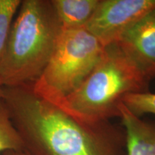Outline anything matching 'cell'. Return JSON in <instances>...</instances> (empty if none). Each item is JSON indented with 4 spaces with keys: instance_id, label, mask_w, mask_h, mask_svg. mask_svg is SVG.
I'll return each instance as SVG.
<instances>
[{
    "instance_id": "obj_1",
    "label": "cell",
    "mask_w": 155,
    "mask_h": 155,
    "mask_svg": "<svg viewBox=\"0 0 155 155\" xmlns=\"http://www.w3.org/2000/svg\"><path fill=\"white\" fill-rule=\"evenodd\" d=\"M2 98L30 155H127L121 124L79 121L38 96L32 84L3 86Z\"/></svg>"
},
{
    "instance_id": "obj_2",
    "label": "cell",
    "mask_w": 155,
    "mask_h": 155,
    "mask_svg": "<svg viewBox=\"0 0 155 155\" xmlns=\"http://www.w3.org/2000/svg\"><path fill=\"white\" fill-rule=\"evenodd\" d=\"M63 31L50 0H23L0 60L3 86L32 84L43 72Z\"/></svg>"
},
{
    "instance_id": "obj_3",
    "label": "cell",
    "mask_w": 155,
    "mask_h": 155,
    "mask_svg": "<svg viewBox=\"0 0 155 155\" xmlns=\"http://www.w3.org/2000/svg\"><path fill=\"white\" fill-rule=\"evenodd\" d=\"M151 81L117 43L104 48L99 61L80 87L59 106L83 122L111 121L120 117L125 96L150 92Z\"/></svg>"
},
{
    "instance_id": "obj_4",
    "label": "cell",
    "mask_w": 155,
    "mask_h": 155,
    "mask_svg": "<svg viewBox=\"0 0 155 155\" xmlns=\"http://www.w3.org/2000/svg\"><path fill=\"white\" fill-rule=\"evenodd\" d=\"M104 46L85 28L63 30L33 91L56 106L76 91L91 73Z\"/></svg>"
},
{
    "instance_id": "obj_5",
    "label": "cell",
    "mask_w": 155,
    "mask_h": 155,
    "mask_svg": "<svg viewBox=\"0 0 155 155\" xmlns=\"http://www.w3.org/2000/svg\"><path fill=\"white\" fill-rule=\"evenodd\" d=\"M154 8L155 0H100L84 28L106 47Z\"/></svg>"
},
{
    "instance_id": "obj_6",
    "label": "cell",
    "mask_w": 155,
    "mask_h": 155,
    "mask_svg": "<svg viewBox=\"0 0 155 155\" xmlns=\"http://www.w3.org/2000/svg\"><path fill=\"white\" fill-rule=\"evenodd\" d=\"M116 43L150 81L155 78V8L126 31Z\"/></svg>"
},
{
    "instance_id": "obj_7",
    "label": "cell",
    "mask_w": 155,
    "mask_h": 155,
    "mask_svg": "<svg viewBox=\"0 0 155 155\" xmlns=\"http://www.w3.org/2000/svg\"><path fill=\"white\" fill-rule=\"evenodd\" d=\"M121 125L126 132L127 155H155V120L147 121L120 106Z\"/></svg>"
},
{
    "instance_id": "obj_8",
    "label": "cell",
    "mask_w": 155,
    "mask_h": 155,
    "mask_svg": "<svg viewBox=\"0 0 155 155\" xmlns=\"http://www.w3.org/2000/svg\"><path fill=\"white\" fill-rule=\"evenodd\" d=\"M63 30L84 28L100 0H50Z\"/></svg>"
},
{
    "instance_id": "obj_9",
    "label": "cell",
    "mask_w": 155,
    "mask_h": 155,
    "mask_svg": "<svg viewBox=\"0 0 155 155\" xmlns=\"http://www.w3.org/2000/svg\"><path fill=\"white\" fill-rule=\"evenodd\" d=\"M7 150H24L18 132L13 126L7 108L0 99V152Z\"/></svg>"
},
{
    "instance_id": "obj_10",
    "label": "cell",
    "mask_w": 155,
    "mask_h": 155,
    "mask_svg": "<svg viewBox=\"0 0 155 155\" xmlns=\"http://www.w3.org/2000/svg\"><path fill=\"white\" fill-rule=\"evenodd\" d=\"M21 3V0H0V60L10 33L13 17Z\"/></svg>"
},
{
    "instance_id": "obj_11",
    "label": "cell",
    "mask_w": 155,
    "mask_h": 155,
    "mask_svg": "<svg viewBox=\"0 0 155 155\" xmlns=\"http://www.w3.org/2000/svg\"><path fill=\"white\" fill-rule=\"evenodd\" d=\"M123 104L134 115L141 117L147 114L155 115V94L150 92L127 95Z\"/></svg>"
},
{
    "instance_id": "obj_12",
    "label": "cell",
    "mask_w": 155,
    "mask_h": 155,
    "mask_svg": "<svg viewBox=\"0 0 155 155\" xmlns=\"http://www.w3.org/2000/svg\"><path fill=\"white\" fill-rule=\"evenodd\" d=\"M2 155H30L24 150L15 151V150H7L2 152Z\"/></svg>"
},
{
    "instance_id": "obj_13",
    "label": "cell",
    "mask_w": 155,
    "mask_h": 155,
    "mask_svg": "<svg viewBox=\"0 0 155 155\" xmlns=\"http://www.w3.org/2000/svg\"><path fill=\"white\" fill-rule=\"evenodd\" d=\"M2 94H3V85L1 81H0V99L2 98Z\"/></svg>"
}]
</instances>
